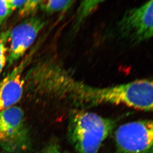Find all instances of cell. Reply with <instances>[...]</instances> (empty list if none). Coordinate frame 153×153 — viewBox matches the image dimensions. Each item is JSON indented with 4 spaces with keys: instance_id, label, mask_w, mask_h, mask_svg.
<instances>
[{
    "instance_id": "cell-1",
    "label": "cell",
    "mask_w": 153,
    "mask_h": 153,
    "mask_svg": "<svg viewBox=\"0 0 153 153\" xmlns=\"http://www.w3.org/2000/svg\"><path fill=\"white\" fill-rule=\"evenodd\" d=\"M75 99L81 103L122 104L145 111L153 109V81L149 79L105 88H97L79 82Z\"/></svg>"
},
{
    "instance_id": "cell-2",
    "label": "cell",
    "mask_w": 153,
    "mask_h": 153,
    "mask_svg": "<svg viewBox=\"0 0 153 153\" xmlns=\"http://www.w3.org/2000/svg\"><path fill=\"white\" fill-rule=\"evenodd\" d=\"M115 126V121L111 119L75 110L69 115L67 137L77 153H97Z\"/></svg>"
},
{
    "instance_id": "cell-3",
    "label": "cell",
    "mask_w": 153,
    "mask_h": 153,
    "mask_svg": "<svg viewBox=\"0 0 153 153\" xmlns=\"http://www.w3.org/2000/svg\"><path fill=\"white\" fill-rule=\"evenodd\" d=\"M0 146L11 153H22L31 146L25 113L21 108L12 106L0 113Z\"/></svg>"
},
{
    "instance_id": "cell-4",
    "label": "cell",
    "mask_w": 153,
    "mask_h": 153,
    "mask_svg": "<svg viewBox=\"0 0 153 153\" xmlns=\"http://www.w3.org/2000/svg\"><path fill=\"white\" fill-rule=\"evenodd\" d=\"M153 140L152 120L124 124L115 133L116 153H152Z\"/></svg>"
},
{
    "instance_id": "cell-5",
    "label": "cell",
    "mask_w": 153,
    "mask_h": 153,
    "mask_svg": "<svg viewBox=\"0 0 153 153\" xmlns=\"http://www.w3.org/2000/svg\"><path fill=\"white\" fill-rule=\"evenodd\" d=\"M153 1L127 10L117 25L122 39L137 44L153 36Z\"/></svg>"
},
{
    "instance_id": "cell-6",
    "label": "cell",
    "mask_w": 153,
    "mask_h": 153,
    "mask_svg": "<svg viewBox=\"0 0 153 153\" xmlns=\"http://www.w3.org/2000/svg\"><path fill=\"white\" fill-rule=\"evenodd\" d=\"M45 22L37 16L27 18L11 29L7 65L12 66L27 52L44 28Z\"/></svg>"
},
{
    "instance_id": "cell-7",
    "label": "cell",
    "mask_w": 153,
    "mask_h": 153,
    "mask_svg": "<svg viewBox=\"0 0 153 153\" xmlns=\"http://www.w3.org/2000/svg\"><path fill=\"white\" fill-rule=\"evenodd\" d=\"M30 59V57L25 58L0 80V113L13 106L22 98L25 85L23 74Z\"/></svg>"
},
{
    "instance_id": "cell-8",
    "label": "cell",
    "mask_w": 153,
    "mask_h": 153,
    "mask_svg": "<svg viewBox=\"0 0 153 153\" xmlns=\"http://www.w3.org/2000/svg\"><path fill=\"white\" fill-rule=\"evenodd\" d=\"M102 1H83L80 4L77 11L75 18V29H78L79 25L85 21L86 18L91 14Z\"/></svg>"
},
{
    "instance_id": "cell-9",
    "label": "cell",
    "mask_w": 153,
    "mask_h": 153,
    "mask_svg": "<svg viewBox=\"0 0 153 153\" xmlns=\"http://www.w3.org/2000/svg\"><path fill=\"white\" fill-rule=\"evenodd\" d=\"M74 2V1H44L40 7L47 13L52 14L66 11Z\"/></svg>"
},
{
    "instance_id": "cell-10",
    "label": "cell",
    "mask_w": 153,
    "mask_h": 153,
    "mask_svg": "<svg viewBox=\"0 0 153 153\" xmlns=\"http://www.w3.org/2000/svg\"><path fill=\"white\" fill-rule=\"evenodd\" d=\"M10 30V28L0 33V74L7 65L8 51L7 44L8 42Z\"/></svg>"
},
{
    "instance_id": "cell-11",
    "label": "cell",
    "mask_w": 153,
    "mask_h": 153,
    "mask_svg": "<svg viewBox=\"0 0 153 153\" xmlns=\"http://www.w3.org/2000/svg\"><path fill=\"white\" fill-rule=\"evenodd\" d=\"M44 1L27 0L23 7L19 10V15L21 17H27L35 12Z\"/></svg>"
},
{
    "instance_id": "cell-12",
    "label": "cell",
    "mask_w": 153,
    "mask_h": 153,
    "mask_svg": "<svg viewBox=\"0 0 153 153\" xmlns=\"http://www.w3.org/2000/svg\"><path fill=\"white\" fill-rule=\"evenodd\" d=\"M12 12L8 0H0V28L10 16Z\"/></svg>"
},
{
    "instance_id": "cell-13",
    "label": "cell",
    "mask_w": 153,
    "mask_h": 153,
    "mask_svg": "<svg viewBox=\"0 0 153 153\" xmlns=\"http://www.w3.org/2000/svg\"><path fill=\"white\" fill-rule=\"evenodd\" d=\"M38 153H61L58 143L53 141L49 143Z\"/></svg>"
},
{
    "instance_id": "cell-14",
    "label": "cell",
    "mask_w": 153,
    "mask_h": 153,
    "mask_svg": "<svg viewBox=\"0 0 153 153\" xmlns=\"http://www.w3.org/2000/svg\"><path fill=\"white\" fill-rule=\"evenodd\" d=\"M11 10L13 11L17 9L20 10L25 4L27 1H16V0H8Z\"/></svg>"
}]
</instances>
